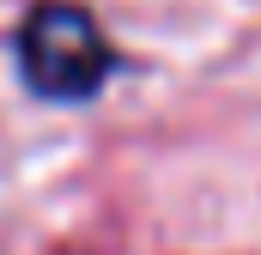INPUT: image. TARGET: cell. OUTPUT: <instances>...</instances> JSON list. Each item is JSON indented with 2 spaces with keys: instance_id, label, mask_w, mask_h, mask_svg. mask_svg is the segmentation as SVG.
<instances>
[{
  "instance_id": "cell-1",
  "label": "cell",
  "mask_w": 261,
  "mask_h": 255,
  "mask_svg": "<svg viewBox=\"0 0 261 255\" xmlns=\"http://www.w3.org/2000/svg\"><path fill=\"white\" fill-rule=\"evenodd\" d=\"M12 49H18L24 85L37 97H55V104L97 97L103 79L116 73V43L103 37L97 12L79 6V0H37L18 18Z\"/></svg>"
}]
</instances>
